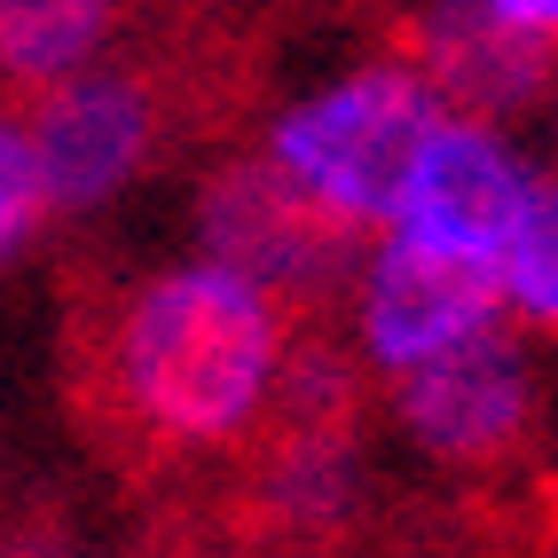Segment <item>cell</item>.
<instances>
[{
  "label": "cell",
  "instance_id": "5",
  "mask_svg": "<svg viewBox=\"0 0 558 558\" xmlns=\"http://www.w3.org/2000/svg\"><path fill=\"white\" fill-rule=\"evenodd\" d=\"M511 315V291H504V259L488 252H464V244H433L417 229H393L369 268L354 283V347L369 354V369H401V362H425V354H449L480 330H496Z\"/></svg>",
  "mask_w": 558,
  "mask_h": 558
},
{
  "label": "cell",
  "instance_id": "1",
  "mask_svg": "<svg viewBox=\"0 0 558 558\" xmlns=\"http://www.w3.org/2000/svg\"><path fill=\"white\" fill-rule=\"evenodd\" d=\"M323 315L236 268L119 276L95 252L56 268V401L119 504L150 511L236 449L268 401L291 323Z\"/></svg>",
  "mask_w": 558,
  "mask_h": 558
},
{
  "label": "cell",
  "instance_id": "4",
  "mask_svg": "<svg viewBox=\"0 0 558 558\" xmlns=\"http://www.w3.org/2000/svg\"><path fill=\"white\" fill-rule=\"evenodd\" d=\"M378 401L457 480H504V472L543 464V393L504 330H480V339H464L449 354L386 369Z\"/></svg>",
  "mask_w": 558,
  "mask_h": 558
},
{
  "label": "cell",
  "instance_id": "6",
  "mask_svg": "<svg viewBox=\"0 0 558 558\" xmlns=\"http://www.w3.org/2000/svg\"><path fill=\"white\" fill-rule=\"evenodd\" d=\"M369 24H378V48L417 71L457 119H504L558 87V32H519L488 0H433Z\"/></svg>",
  "mask_w": 558,
  "mask_h": 558
},
{
  "label": "cell",
  "instance_id": "12",
  "mask_svg": "<svg viewBox=\"0 0 558 558\" xmlns=\"http://www.w3.org/2000/svg\"><path fill=\"white\" fill-rule=\"evenodd\" d=\"M323 9H369V16H378V0H323Z\"/></svg>",
  "mask_w": 558,
  "mask_h": 558
},
{
  "label": "cell",
  "instance_id": "10",
  "mask_svg": "<svg viewBox=\"0 0 558 558\" xmlns=\"http://www.w3.org/2000/svg\"><path fill=\"white\" fill-rule=\"evenodd\" d=\"M0 558H87L80 511L63 504V488H0Z\"/></svg>",
  "mask_w": 558,
  "mask_h": 558
},
{
  "label": "cell",
  "instance_id": "7",
  "mask_svg": "<svg viewBox=\"0 0 558 558\" xmlns=\"http://www.w3.org/2000/svg\"><path fill=\"white\" fill-rule=\"evenodd\" d=\"M535 205V181L504 142L480 126V119H440L425 134L417 166H409V190H401V220L393 229H417L433 244H464V252H488L504 259L519 220Z\"/></svg>",
  "mask_w": 558,
  "mask_h": 558
},
{
  "label": "cell",
  "instance_id": "9",
  "mask_svg": "<svg viewBox=\"0 0 558 558\" xmlns=\"http://www.w3.org/2000/svg\"><path fill=\"white\" fill-rule=\"evenodd\" d=\"M48 213H56V197H48V166H40V142H32V119H24V102L0 95V259Z\"/></svg>",
  "mask_w": 558,
  "mask_h": 558
},
{
  "label": "cell",
  "instance_id": "3",
  "mask_svg": "<svg viewBox=\"0 0 558 558\" xmlns=\"http://www.w3.org/2000/svg\"><path fill=\"white\" fill-rule=\"evenodd\" d=\"M440 119H449V102H440L409 63L378 56V63H362L354 80H339L330 95H315L307 110H291V119L276 126V150L300 166L330 205L393 229L409 166H417L425 134Z\"/></svg>",
  "mask_w": 558,
  "mask_h": 558
},
{
  "label": "cell",
  "instance_id": "2",
  "mask_svg": "<svg viewBox=\"0 0 558 558\" xmlns=\"http://www.w3.org/2000/svg\"><path fill=\"white\" fill-rule=\"evenodd\" d=\"M197 236L220 268L276 283L300 307H354L369 252L386 244L378 220L330 205L283 150H220L197 190Z\"/></svg>",
  "mask_w": 558,
  "mask_h": 558
},
{
  "label": "cell",
  "instance_id": "11",
  "mask_svg": "<svg viewBox=\"0 0 558 558\" xmlns=\"http://www.w3.org/2000/svg\"><path fill=\"white\" fill-rule=\"evenodd\" d=\"M488 9L519 32H558V0H488Z\"/></svg>",
  "mask_w": 558,
  "mask_h": 558
},
{
  "label": "cell",
  "instance_id": "8",
  "mask_svg": "<svg viewBox=\"0 0 558 558\" xmlns=\"http://www.w3.org/2000/svg\"><path fill=\"white\" fill-rule=\"evenodd\" d=\"M504 291L519 323L558 330V181H543L527 220H519V236L504 252Z\"/></svg>",
  "mask_w": 558,
  "mask_h": 558
}]
</instances>
